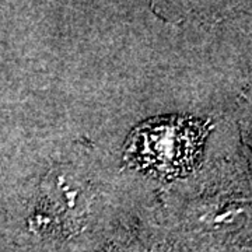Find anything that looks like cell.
<instances>
[{
	"instance_id": "1",
	"label": "cell",
	"mask_w": 252,
	"mask_h": 252,
	"mask_svg": "<svg viewBox=\"0 0 252 252\" xmlns=\"http://www.w3.org/2000/svg\"><path fill=\"white\" fill-rule=\"evenodd\" d=\"M207 126L195 118H154L137 126L125 146L132 167L156 177H180L193 170L203 150Z\"/></svg>"
}]
</instances>
